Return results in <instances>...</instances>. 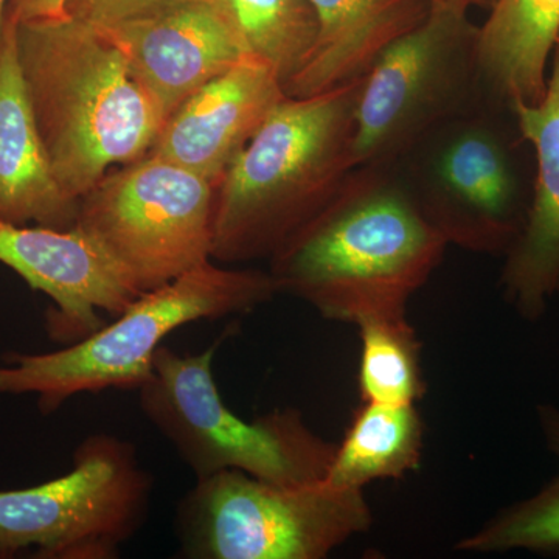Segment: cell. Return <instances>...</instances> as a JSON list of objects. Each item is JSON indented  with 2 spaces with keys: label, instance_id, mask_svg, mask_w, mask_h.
<instances>
[{
  "label": "cell",
  "instance_id": "cell-7",
  "mask_svg": "<svg viewBox=\"0 0 559 559\" xmlns=\"http://www.w3.org/2000/svg\"><path fill=\"white\" fill-rule=\"evenodd\" d=\"M371 524L364 489L283 487L227 469L197 479L175 532L183 559H325Z\"/></svg>",
  "mask_w": 559,
  "mask_h": 559
},
{
  "label": "cell",
  "instance_id": "cell-24",
  "mask_svg": "<svg viewBox=\"0 0 559 559\" xmlns=\"http://www.w3.org/2000/svg\"><path fill=\"white\" fill-rule=\"evenodd\" d=\"M538 421L547 448L559 457V411L549 404L538 406Z\"/></svg>",
  "mask_w": 559,
  "mask_h": 559
},
{
  "label": "cell",
  "instance_id": "cell-6",
  "mask_svg": "<svg viewBox=\"0 0 559 559\" xmlns=\"http://www.w3.org/2000/svg\"><path fill=\"white\" fill-rule=\"evenodd\" d=\"M224 341L226 334L200 353L162 345L153 373L138 390L145 418L197 479L237 469L283 487L325 480L337 443L318 436L299 411L245 419L224 403L213 373Z\"/></svg>",
  "mask_w": 559,
  "mask_h": 559
},
{
  "label": "cell",
  "instance_id": "cell-17",
  "mask_svg": "<svg viewBox=\"0 0 559 559\" xmlns=\"http://www.w3.org/2000/svg\"><path fill=\"white\" fill-rule=\"evenodd\" d=\"M559 33V0H496L480 25V69L489 97L536 105Z\"/></svg>",
  "mask_w": 559,
  "mask_h": 559
},
{
  "label": "cell",
  "instance_id": "cell-19",
  "mask_svg": "<svg viewBox=\"0 0 559 559\" xmlns=\"http://www.w3.org/2000/svg\"><path fill=\"white\" fill-rule=\"evenodd\" d=\"M362 403L417 404L426 393L421 341L407 316L358 323Z\"/></svg>",
  "mask_w": 559,
  "mask_h": 559
},
{
  "label": "cell",
  "instance_id": "cell-22",
  "mask_svg": "<svg viewBox=\"0 0 559 559\" xmlns=\"http://www.w3.org/2000/svg\"><path fill=\"white\" fill-rule=\"evenodd\" d=\"M194 2L204 0H68V14L94 27L109 28Z\"/></svg>",
  "mask_w": 559,
  "mask_h": 559
},
{
  "label": "cell",
  "instance_id": "cell-11",
  "mask_svg": "<svg viewBox=\"0 0 559 559\" xmlns=\"http://www.w3.org/2000/svg\"><path fill=\"white\" fill-rule=\"evenodd\" d=\"M98 31L121 51L164 121L194 92L253 57L230 0L189 3Z\"/></svg>",
  "mask_w": 559,
  "mask_h": 559
},
{
  "label": "cell",
  "instance_id": "cell-13",
  "mask_svg": "<svg viewBox=\"0 0 559 559\" xmlns=\"http://www.w3.org/2000/svg\"><path fill=\"white\" fill-rule=\"evenodd\" d=\"M286 97L271 66L246 58L183 102L165 121L148 154L218 186Z\"/></svg>",
  "mask_w": 559,
  "mask_h": 559
},
{
  "label": "cell",
  "instance_id": "cell-26",
  "mask_svg": "<svg viewBox=\"0 0 559 559\" xmlns=\"http://www.w3.org/2000/svg\"><path fill=\"white\" fill-rule=\"evenodd\" d=\"M10 0H0V44H2L3 28H5L7 13Z\"/></svg>",
  "mask_w": 559,
  "mask_h": 559
},
{
  "label": "cell",
  "instance_id": "cell-2",
  "mask_svg": "<svg viewBox=\"0 0 559 559\" xmlns=\"http://www.w3.org/2000/svg\"><path fill=\"white\" fill-rule=\"evenodd\" d=\"M359 80L275 106L216 186L213 261H270L329 207L356 168Z\"/></svg>",
  "mask_w": 559,
  "mask_h": 559
},
{
  "label": "cell",
  "instance_id": "cell-15",
  "mask_svg": "<svg viewBox=\"0 0 559 559\" xmlns=\"http://www.w3.org/2000/svg\"><path fill=\"white\" fill-rule=\"evenodd\" d=\"M80 201L51 170L17 55V22L7 16L0 44V219L72 229Z\"/></svg>",
  "mask_w": 559,
  "mask_h": 559
},
{
  "label": "cell",
  "instance_id": "cell-10",
  "mask_svg": "<svg viewBox=\"0 0 559 559\" xmlns=\"http://www.w3.org/2000/svg\"><path fill=\"white\" fill-rule=\"evenodd\" d=\"M215 198V183L146 154L81 198L75 227L139 297L212 260Z\"/></svg>",
  "mask_w": 559,
  "mask_h": 559
},
{
  "label": "cell",
  "instance_id": "cell-23",
  "mask_svg": "<svg viewBox=\"0 0 559 559\" xmlns=\"http://www.w3.org/2000/svg\"><path fill=\"white\" fill-rule=\"evenodd\" d=\"M7 16L17 24L58 20L68 16V0H10Z\"/></svg>",
  "mask_w": 559,
  "mask_h": 559
},
{
  "label": "cell",
  "instance_id": "cell-4",
  "mask_svg": "<svg viewBox=\"0 0 559 559\" xmlns=\"http://www.w3.org/2000/svg\"><path fill=\"white\" fill-rule=\"evenodd\" d=\"M270 271L213 260L134 299L109 325L50 353L10 352L0 362V395L38 396L50 415L81 393L139 390L173 331L201 320L238 318L277 296Z\"/></svg>",
  "mask_w": 559,
  "mask_h": 559
},
{
  "label": "cell",
  "instance_id": "cell-12",
  "mask_svg": "<svg viewBox=\"0 0 559 559\" xmlns=\"http://www.w3.org/2000/svg\"><path fill=\"white\" fill-rule=\"evenodd\" d=\"M0 263L49 297L46 331L69 345L106 325L100 312L121 314L138 299L97 246L72 229L0 219Z\"/></svg>",
  "mask_w": 559,
  "mask_h": 559
},
{
  "label": "cell",
  "instance_id": "cell-20",
  "mask_svg": "<svg viewBox=\"0 0 559 559\" xmlns=\"http://www.w3.org/2000/svg\"><path fill=\"white\" fill-rule=\"evenodd\" d=\"M253 57L266 62L283 90L310 57L318 16L310 0H230Z\"/></svg>",
  "mask_w": 559,
  "mask_h": 559
},
{
  "label": "cell",
  "instance_id": "cell-1",
  "mask_svg": "<svg viewBox=\"0 0 559 559\" xmlns=\"http://www.w3.org/2000/svg\"><path fill=\"white\" fill-rule=\"evenodd\" d=\"M448 242L388 165H362L329 207L270 260L278 294L323 319L358 323L407 316Z\"/></svg>",
  "mask_w": 559,
  "mask_h": 559
},
{
  "label": "cell",
  "instance_id": "cell-9",
  "mask_svg": "<svg viewBox=\"0 0 559 559\" xmlns=\"http://www.w3.org/2000/svg\"><path fill=\"white\" fill-rule=\"evenodd\" d=\"M154 479L131 441L94 433L64 476L0 489V559H116L148 520Z\"/></svg>",
  "mask_w": 559,
  "mask_h": 559
},
{
  "label": "cell",
  "instance_id": "cell-21",
  "mask_svg": "<svg viewBox=\"0 0 559 559\" xmlns=\"http://www.w3.org/2000/svg\"><path fill=\"white\" fill-rule=\"evenodd\" d=\"M463 554L527 550L559 555V476L532 498L500 510L477 532L455 544Z\"/></svg>",
  "mask_w": 559,
  "mask_h": 559
},
{
  "label": "cell",
  "instance_id": "cell-16",
  "mask_svg": "<svg viewBox=\"0 0 559 559\" xmlns=\"http://www.w3.org/2000/svg\"><path fill=\"white\" fill-rule=\"evenodd\" d=\"M318 38L304 68L285 84L304 98L362 79L382 51L428 16L429 0H310Z\"/></svg>",
  "mask_w": 559,
  "mask_h": 559
},
{
  "label": "cell",
  "instance_id": "cell-5",
  "mask_svg": "<svg viewBox=\"0 0 559 559\" xmlns=\"http://www.w3.org/2000/svg\"><path fill=\"white\" fill-rule=\"evenodd\" d=\"M530 153L513 109L488 97L423 135L388 167L448 245L506 255L532 202Z\"/></svg>",
  "mask_w": 559,
  "mask_h": 559
},
{
  "label": "cell",
  "instance_id": "cell-3",
  "mask_svg": "<svg viewBox=\"0 0 559 559\" xmlns=\"http://www.w3.org/2000/svg\"><path fill=\"white\" fill-rule=\"evenodd\" d=\"M33 116L62 190L81 201L116 165L146 156L164 119L97 27L73 16L17 24Z\"/></svg>",
  "mask_w": 559,
  "mask_h": 559
},
{
  "label": "cell",
  "instance_id": "cell-18",
  "mask_svg": "<svg viewBox=\"0 0 559 559\" xmlns=\"http://www.w3.org/2000/svg\"><path fill=\"white\" fill-rule=\"evenodd\" d=\"M425 421L417 404L362 403L336 444L325 480L364 489L378 480H401L421 465Z\"/></svg>",
  "mask_w": 559,
  "mask_h": 559
},
{
  "label": "cell",
  "instance_id": "cell-25",
  "mask_svg": "<svg viewBox=\"0 0 559 559\" xmlns=\"http://www.w3.org/2000/svg\"><path fill=\"white\" fill-rule=\"evenodd\" d=\"M429 2H448L457 3V5L466 7V9H487L491 10L496 0H429Z\"/></svg>",
  "mask_w": 559,
  "mask_h": 559
},
{
  "label": "cell",
  "instance_id": "cell-14",
  "mask_svg": "<svg viewBox=\"0 0 559 559\" xmlns=\"http://www.w3.org/2000/svg\"><path fill=\"white\" fill-rule=\"evenodd\" d=\"M511 109L532 148L535 179L527 219L503 255L500 286L522 319L538 320L559 294V33L543 100Z\"/></svg>",
  "mask_w": 559,
  "mask_h": 559
},
{
  "label": "cell",
  "instance_id": "cell-8",
  "mask_svg": "<svg viewBox=\"0 0 559 559\" xmlns=\"http://www.w3.org/2000/svg\"><path fill=\"white\" fill-rule=\"evenodd\" d=\"M469 9L430 2L426 20L390 44L359 80L356 167L392 165L417 140L489 97L480 69V25Z\"/></svg>",
  "mask_w": 559,
  "mask_h": 559
}]
</instances>
